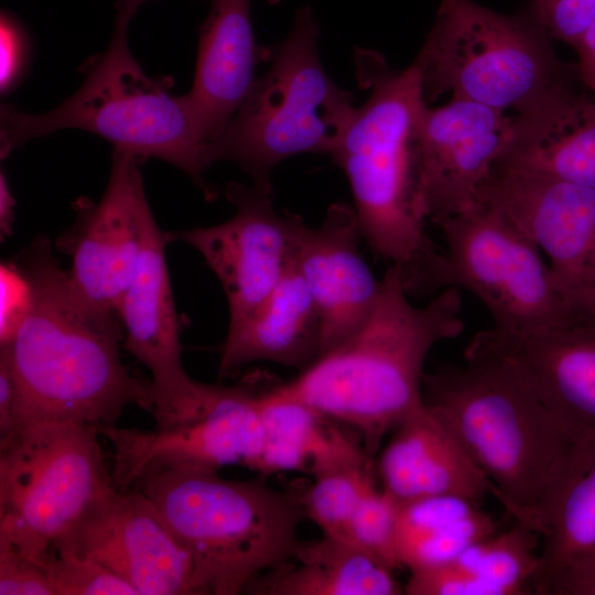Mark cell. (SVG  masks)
Listing matches in <instances>:
<instances>
[{"mask_svg":"<svg viewBox=\"0 0 595 595\" xmlns=\"http://www.w3.org/2000/svg\"><path fill=\"white\" fill-rule=\"evenodd\" d=\"M14 262L29 281L31 302L12 336L0 345V360L17 392L14 423L7 437L50 423L99 431L117 425L129 405L152 413L151 381L121 361L125 331L118 314L94 306L76 292L46 237H36Z\"/></svg>","mask_w":595,"mask_h":595,"instance_id":"6da1fadb","label":"cell"},{"mask_svg":"<svg viewBox=\"0 0 595 595\" xmlns=\"http://www.w3.org/2000/svg\"><path fill=\"white\" fill-rule=\"evenodd\" d=\"M463 329L458 289L415 306L400 269L390 266L365 323L272 391L354 430L372 461L385 436L424 405V365L433 346Z\"/></svg>","mask_w":595,"mask_h":595,"instance_id":"7a4b0ae2","label":"cell"},{"mask_svg":"<svg viewBox=\"0 0 595 595\" xmlns=\"http://www.w3.org/2000/svg\"><path fill=\"white\" fill-rule=\"evenodd\" d=\"M356 78L370 89L353 107L328 153L347 177L363 238L400 269L408 294L419 295L439 249L428 237L416 196L414 137L428 105L418 57L394 71L372 50H355Z\"/></svg>","mask_w":595,"mask_h":595,"instance_id":"3957f363","label":"cell"},{"mask_svg":"<svg viewBox=\"0 0 595 595\" xmlns=\"http://www.w3.org/2000/svg\"><path fill=\"white\" fill-rule=\"evenodd\" d=\"M422 394L526 524L572 442L537 392L508 360L469 340L462 365L425 372Z\"/></svg>","mask_w":595,"mask_h":595,"instance_id":"277c9868","label":"cell"},{"mask_svg":"<svg viewBox=\"0 0 595 595\" xmlns=\"http://www.w3.org/2000/svg\"><path fill=\"white\" fill-rule=\"evenodd\" d=\"M140 4L119 1L108 47L85 65L82 86L56 108L30 113L1 106V158L35 138L80 129L106 139L113 150L176 166L213 201L217 191L204 178L214 163L212 148L186 95H172L165 78L148 77L130 51L128 25Z\"/></svg>","mask_w":595,"mask_h":595,"instance_id":"5b68a950","label":"cell"},{"mask_svg":"<svg viewBox=\"0 0 595 595\" xmlns=\"http://www.w3.org/2000/svg\"><path fill=\"white\" fill-rule=\"evenodd\" d=\"M263 477L231 480L217 469L171 467L150 472L133 486L190 555L204 594L245 593L299 545L305 517L300 494L279 491Z\"/></svg>","mask_w":595,"mask_h":595,"instance_id":"8992f818","label":"cell"},{"mask_svg":"<svg viewBox=\"0 0 595 595\" xmlns=\"http://www.w3.org/2000/svg\"><path fill=\"white\" fill-rule=\"evenodd\" d=\"M320 34L311 7L303 6L288 35L269 46V68L210 144L214 163L232 162L253 182L271 183L272 171L286 159L329 153L354 95L324 68Z\"/></svg>","mask_w":595,"mask_h":595,"instance_id":"52a82bcc","label":"cell"},{"mask_svg":"<svg viewBox=\"0 0 595 595\" xmlns=\"http://www.w3.org/2000/svg\"><path fill=\"white\" fill-rule=\"evenodd\" d=\"M538 18L502 14L473 0H440L418 58L425 102L451 93L523 113L573 85Z\"/></svg>","mask_w":595,"mask_h":595,"instance_id":"ba28073f","label":"cell"},{"mask_svg":"<svg viewBox=\"0 0 595 595\" xmlns=\"http://www.w3.org/2000/svg\"><path fill=\"white\" fill-rule=\"evenodd\" d=\"M437 226L445 248L422 295L464 289L485 305L494 328L516 334L565 325L591 309L569 295L540 249L493 204L479 201Z\"/></svg>","mask_w":595,"mask_h":595,"instance_id":"9c48e42d","label":"cell"},{"mask_svg":"<svg viewBox=\"0 0 595 595\" xmlns=\"http://www.w3.org/2000/svg\"><path fill=\"white\" fill-rule=\"evenodd\" d=\"M98 429L50 423L0 441V548L46 554L113 486Z\"/></svg>","mask_w":595,"mask_h":595,"instance_id":"30bf717a","label":"cell"},{"mask_svg":"<svg viewBox=\"0 0 595 595\" xmlns=\"http://www.w3.org/2000/svg\"><path fill=\"white\" fill-rule=\"evenodd\" d=\"M263 379L251 375L225 386L213 408L192 420L153 430L99 429L113 447L115 486L130 488L145 474L171 467L219 470L240 465L253 469L263 443L258 402Z\"/></svg>","mask_w":595,"mask_h":595,"instance_id":"8fae6325","label":"cell"},{"mask_svg":"<svg viewBox=\"0 0 595 595\" xmlns=\"http://www.w3.org/2000/svg\"><path fill=\"white\" fill-rule=\"evenodd\" d=\"M50 551L91 559L138 595H205L190 555L138 487L113 486Z\"/></svg>","mask_w":595,"mask_h":595,"instance_id":"7c38bea8","label":"cell"},{"mask_svg":"<svg viewBox=\"0 0 595 595\" xmlns=\"http://www.w3.org/2000/svg\"><path fill=\"white\" fill-rule=\"evenodd\" d=\"M479 201L499 208L547 256L576 303L595 306V187L497 162Z\"/></svg>","mask_w":595,"mask_h":595,"instance_id":"4fadbf2b","label":"cell"},{"mask_svg":"<svg viewBox=\"0 0 595 595\" xmlns=\"http://www.w3.org/2000/svg\"><path fill=\"white\" fill-rule=\"evenodd\" d=\"M167 241L149 208L134 272L117 307L125 348L152 377L155 426L199 415L209 389L192 379L182 365L181 326L165 259Z\"/></svg>","mask_w":595,"mask_h":595,"instance_id":"5bb4252c","label":"cell"},{"mask_svg":"<svg viewBox=\"0 0 595 595\" xmlns=\"http://www.w3.org/2000/svg\"><path fill=\"white\" fill-rule=\"evenodd\" d=\"M226 198L236 212L228 220L167 234L204 258L225 292L229 325L255 311L275 289L293 262L291 212L280 215L271 183H229Z\"/></svg>","mask_w":595,"mask_h":595,"instance_id":"9a60e30c","label":"cell"},{"mask_svg":"<svg viewBox=\"0 0 595 595\" xmlns=\"http://www.w3.org/2000/svg\"><path fill=\"white\" fill-rule=\"evenodd\" d=\"M513 117L466 99L423 107L414 137L415 186L425 220L470 209L510 142Z\"/></svg>","mask_w":595,"mask_h":595,"instance_id":"2e32d148","label":"cell"},{"mask_svg":"<svg viewBox=\"0 0 595 595\" xmlns=\"http://www.w3.org/2000/svg\"><path fill=\"white\" fill-rule=\"evenodd\" d=\"M75 207L74 225L56 241L71 257L69 281L87 302L117 313L134 272L143 217L150 208L138 158L113 150L100 201L82 198Z\"/></svg>","mask_w":595,"mask_h":595,"instance_id":"e0dca14e","label":"cell"},{"mask_svg":"<svg viewBox=\"0 0 595 595\" xmlns=\"http://www.w3.org/2000/svg\"><path fill=\"white\" fill-rule=\"evenodd\" d=\"M293 261L322 320V354L353 335L374 310L380 291L359 248L355 208L333 203L320 226L291 213ZM321 354V355H322Z\"/></svg>","mask_w":595,"mask_h":595,"instance_id":"ac0fdd59","label":"cell"},{"mask_svg":"<svg viewBox=\"0 0 595 595\" xmlns=\"http://www.w3.org/2000/svg\"><path fill=\"white\" fill-rule=\"evenodd\" d=\"M470 340L508 360L572 440L595 436V306L555 328L491 327Z\"/></svg>","mask_w":595,"mask_h":595,"instance_id":"d6986e66","label":"cell"},{"mask_svg":"<svg viewBox=\"0 0 595 595\" xmlns=\"http://www.w3.org/2000/svg\"><path fill=\"white\" fill-rule=\"evenodd\" d=\"M382 489L400 504L455 496L480 505L495 488L443 419L428 405L392 431L378 462Z\"/></svg>","mask_w":595,"mask_h":595,"instance_id":"ffe728a7","label":"cell"},{"mask_svg":"<svg viewBox=\"0 0 595 595\" xmlns=\"http://www.w3.org/2000/svg\"><path fill=\"white\" fill-rule=\"evenodd\" d=\"M199 26L195 76L185 94L204 139L212 144L237 111L267 62L269 46L257 43L252 0H210ZM277 4L280 0H268Z\"/></svg>","mask_w":595,"mask_h":595,"instance_id":"44dd1931","label":"cell"},{"mask_svg":"<svg viewBox=\"0 0 595 595\" xmlns=\"http://www.w3.org/2000/svg\"><path fill=\"white\" fill-rule=\"evenodd\" d=\"M526 526L540 539L534 595L555 575L595 562V436L572 440Z\"/></svg>","mask_w":595,"mask_h":595,"instance_id":"7402d4cb","label":"cell"},{"mask_svg":"<svg viewBox=\"0 0 595 595\" xmlns=\"http://www.w3.org/2000/svg\"><path fill=\"white\" fill-rule=\"evenodd\" d=\"M219 353V379L235 376L255 361H271L301 371L321 356V315L294 261L255 311L228 326Z\"/></svg>","mask_w":595,"mask_h":595,"instance_id":"603a6c76","label":"cell"},{"mask_svg":"<svg viewBox=\"0 0 595 595\" xmlns=\"http://www.w3.org/2000/svg\"><path fill=\"white\" fill-rule=\"evenodd\" d=\"M497 162L595 187V99L571 85L517 115Z\"/></svg>","mask_w":595,"mask_h":595,"instance_id":"cb8c5ba5","label":"cell"},{"mask_svg":"<svg viewBox=\"0 0 595 595\" xmlns=\"http://www.w3.org/2000/svg\"><path fill=\"white\" fill-rule=\"evenodd\" d=\"M266 377L259 392L263 443L253 470L270 476L302 472L314 476L359 462H372L358 433L301 402L272 391Z\"/></svg>","mask_w":595,"mask_h":595,"instance_id":"d4e9b609","label":"cell"},{"mask_svg":"<svg viewBox=\"0 0 595 595\" xmlns=\"http://www.w3.org/2000/svg\"><path fill=\"white\" fill-rule=\"evenodd\" d=\"M393 571L351 543L323 534L300 541L285 563L247 586L252 595H399Z\"/></svg>","mask_w":595,"mask_h":595,"instance_id":"484cf974","label":"cell"},{"mask_svg":"<svg viewBox=\"0 0 595 595\" xmlns=\"http://www.w3.org/2000/svg\"><path fill=\"white\" fill-rule=\"evenodd\" d=\"M480 505L455 496H432L400 504L396 556L410 572L444 564L473 543L497 532Z\"/></svg>","mask_w":595,"mask_h":595,"instance_id":"4316f807","label":"cell"},{"mask_svg":"<svg viewBox=\"0 0 595 595\" xmlns=\"http://www.w3.org/2000/svg\"><path fill=\"white\" fill-rule=\"evenodd\" d=\"M540 539L515 521L461 552L451 562L479 582L487 595H531L539 564Z\"/></svg>","mask_w":595,"mask_h":595,"instance_id":"83f0119b","label":"cell"},{"mask_svg":"<svg viewBox=\"0 0 595 595\" xmlns=\"http://www.w3.org/2000/svg\"><path fill=\"white\" fill-rule=\"evenodd\" d=\"M371 462L337 466L313 476L300 494L305 517L323 534L346 541L349 521L367 488L374 483Z\"/></svg>","mask_w":595,"mask_h":595,"instance_id":"f1b7e54d","label":"cell"},{"mask_svg":"<svg viewBox=\"0 0 595 595\" xmlns=\"http://www.w3.org/2000/svg\"><path fill=\"white\" fill-rule=\"evenodd\" d=\"M399 509L400 502L374 482L359 500L346 531L347 542L393 572L400 567L396 556Z\"/></svg>","mask_w":595,"mask_h":595,"instance_id":"f546056e","label":"cell"},{"mask_svg":"<svg viewBox=\"0 0 595 595\" xmlns=\"http://www.w3.org/2000/svg\"><path fill=\"white\" fill-rule=\"evenodd\" d=\"M34 561L50 577L56 595H138L128 582L85 556L50 551Z\"/></svg>","mask_w":595,"mask_h":595,"instance_id":"4dcf8cb0","label":"cell"},{"mask_svg":"<svg viewBox=\"0 0 595 595\" xmlns=\"http://www.w3.org/2000/svg\"><path fill=\"white\" fill-rule=\"evenodd\" d=\"M533 12L552 39L574 46L595 18V0H533Z\"/></svg>","mask_w":595,"mask_h":595,"instance_id":"1f68e13d","label":"cell"},{"mask_svg":"<svg viewBox=\"0 0 595 595\" xmlns=\"http://www.w3.org/2000/svg\"><path fill=\"white\" fill-rule=\"evenodd\" d=\"M0 595H56V592L34 560L0 548Z\"/></svg>","mask_w":595,"mask_h":595,"instance_id":"d6a6232c","label":"cell"},{"mask_svg":"<svg viewBox=\"0 0 595 595\" xmlns=\"http://www.w3.org/2000/svg\"><path fill=\"white\" fill-rule=\"evenodd\" d=\"M30 41L22 25L8 12L0 19V91L11 93L22 80L30 61Z\"/></svg>","mask_w":595,"mask_h":595,"instance_id":"836d02e7","label":"cell"},{"mask_svg":"<svg viewBox=\"0 0 595 595\" xmlns=\"http://www.w3.org/2000/svg\"><path fill=\"white\" fill-rule=\"evenodd\" d=\"M0 345L7 343L26 314L31 302L29 281L15 262L2 263L0 270Z\"/></svg>","mask_w":595,"mask_h":595,"instance_id":"e575fe53","label":"cell"},{"mask_svg":"<svg viewBox=\"0 0 595 595\" xmlns=\"http://www.w3.org/2000/svg\"><path fill=\"white\" fill-rule=\"evenodd\" d=\"M540 595H595V562L555 575Z\"/></svg>","mask_w":595,"mask_h":595,"instance_id":"d590c367","label":"cell"},{"mask_svg":"<svg viewBox=\"0 0 595 595\" xmlns=\"http://www.w3.org/2000/svg\"><path fill=\"white\" fill-rule=\"evenodd\" d=\"M578 64L577 78L582 86L595 99V18L573 46Z\"/></svg>","mask_w":595,"mask_h":595,"instance_id":"8d00e7d4","label":"cell"},{"mask_svg":"<svg viewBox=\"0 0 595 595\" xmlns=\"http://www.w3.org/2000/svg\"><path fill=\"white\" fill-rule=\"evenodd\" d=\"M15 386L4 361L0 360V440L12 431L15 411Z\"/></svg>","mask_w":595,"mask_h":595,"instance_id":"74e56055","label":"cell"},{"mask_svg":"<svg viewBox=\"0 0 595 595\" xmlns=\"http://www.w3.org/2000/svg\"><path fill=\"white\" fill-rule=\"evenodd\" d=\"M14 205L15 201L10 191L6 174L1 172L0 175V230L2 236H10L12 234V226L14 220Z\"/></svg>","mask_w":595,"mask_h":595,"instance_id":"f35d334b","label":"cell"},{"mask_svg":"<svg viewBox=\"0 0 595 595\" xmlns=\"http://www.w3.org/2000/svg\"><path fill=\"white\" fill-rule=\"evenodd\" d=\"M138 1H140L141 3H143V2L147 1V0H138Z\"/></svg>","mask_w":595,"mask_h":595,"instance_id":"ab89813d","label":"cell"}]
</instances>
